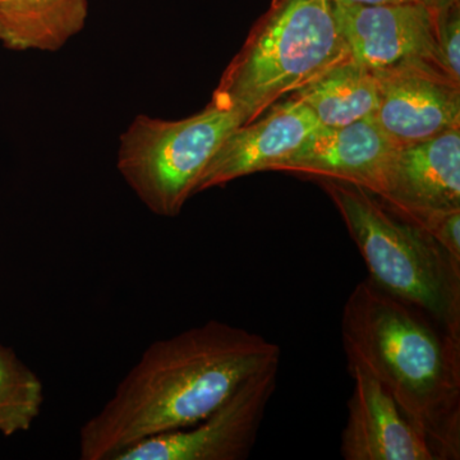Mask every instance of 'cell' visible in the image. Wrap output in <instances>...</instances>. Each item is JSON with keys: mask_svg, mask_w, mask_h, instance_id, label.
Segmentation results:
<instances>
[{"mask_svg": "<svg viewBox=\"0 0 460 460\" xmlns=\"http://www.w3.org/2000/svg\"><path fill=\"white\" fill-rule=\"evenodd\" d=\"M334 13L350 57L371 72L402 66H432L445 71L438 20L429 5H366L334 0Z\"/></svg>", "mask_w": 460, "mask_h": 460, "instance_id": "7", "label": "cell"}, {"mask_svg": "<svg viewBox=\"0 0 460 460\" xmlns=\"http://www.w3.org/2000/svg\"><path fill=\"white\" fill-rule=\"evenodd\" d=\"M44 384L11 347L0 344V434L26 432L40 416Z\"/></svg>", "mask_w": 460, "mask_h": 460, "instance_id": "15", "label": "cell"}, {"mask_svg": "<svg viewBox=\"0 0 460 460\" xmlns=\"http://www.w3.org/2000/svg\"><path fill=\"white\" fill-rule=\"evenodd\" d=\"M280 358L279 345L217 320L154 341L84 423L80 459L114 460L142 440L196 425Z\"/></svg>", "mask_w": 460, "mask_h": 460, "instance_id": "1", "label": "cell"}, {"mask_svg": "<svg viewBox=\"0 0 460 460\" xmlns=\"http://www.w3.org/2000/svg\"><path fill=\"white\" fill-rule=\"evenodd\" d=\"M399 147L374 118H366L337 128L321 127L270 171L348 181L380 196Z\"/></svg>", "mask_w": 460, "mask_h": 460, "instance_id": "9", "label": "cell"}, {"mask_svg": "<svg viewBox=\"0 0 460 460\" xmlns=\"http://www.w3.org/2000/svg\"><path fill=\"white\" fill-rule=\"evenodd\" d=\"M436 20L441 65L447 75L460 84V3L436 13Z\"/></svg>", "mask_w": 460, "mask_h": 460, "instance_id": "17", "label": "cell"}, {"mask_svg": "<svg viewBox=\"0 0 460 460\" xmlns=\"http://www.w3.org/2000/svg\"><path fill=\"white\" fill-rule=\"evenodd\" d=\"M319 180L361 253L368 279L460 339V262L370 190Z\"/></svg>", "mask_w": 460, "mask_h": 460, "instance_id": "4", "label": "cell"}, {"mask_svg": "<svg viewBox=\"0 0 460 460\" xmlns=\"http://www.w3.org/2000/svg\"><path fill=\"white\" fill-rule=\"evenodd\" d=\"M341 335L348 370L385 387L436 460H458L460 339L368 278L345 302Z\"/></svg>", "mask_w": 460, "mask_h": 460, "instance_id": "2", "label": "cell"}, {"mask_svg": "<svg viewBox=\"0 0 460 460\" xmlns=\"http://www.w3.org/2000/svg\"><path fill=\"white\" fill-rule=\"evenodd\" d=\"M278 0H271V3H277Z\"/></svg>", "mask_w": 460, "mask_h": 460, "instance_id": "20", "label": "cell"}, {"mask_svg": "<svg viewBox=\"0 0 460 460\" xmlns=\"http://www.w3.org/2000/svg\"><path fill=\"white\" fill-rule=\"evenodd\" d=\"M402 217L426 230L456 261L460 262V208Z\"/></svg>", "mask_w": 460, "mask_h": 460, "instance_id": "16", "label": "cell"}, {"mask_svg": "<svg viewBox=\"0 0 460 460\" xmlns=\"http://www.w3.org/2000/svg\"><path fill=\"white\" fill-rule=\"evenodd\" d=\"M289 98L310 109L321 126L328 128L374 117L380 100L376 75L352 57L330 66Z\"/></svg>", "mask_w": 460, "mask_h": 460, "instance_id": "14", "label": "cell"}, {"mask_svg": "<svg viewBox=\"0 0 460 460\" xmlns=\"http://www.w3.org/2000/svg\"><path fill=\"white\" fill-rule=\"evenodd\" d=\"M378 108L374 119L398 146L460 128V84L432 66L374 72Z\"/></svg>", "mask_w": 460, "mask_h": 460, "instance_id": "8", "label": "cell"}, {"mask_svg": "<svg viewBox=\"0 0 460 460\" xmlns=\"http://www.w3.org/2000/svg\"><path fill=\"white\" fill-rule=\"evenodd\" d=\"M349 57L334 0H278L248 33L211 99L251 123Z\"/></svg>", "mask_w": 460, "mask_h": 460, "instance_id": "3", "label": "cell"}, {"mask_svg": "<svg viewBox=\"0 0 460 460\" xmlns=\"http://www.w3.org/2000/svg\"><path fill=\"white\" fill-rule=\"evenodd\" d=\"M349 374L354 387L341 432L343 459L436 460L431 447L408 422L385 387L359 368H350Z\"/></svg>", "mask_w": 460, "mask_h": 460, "instance_id": "11", "label": "cell"}, {"mask_svg": "<svg viewBox=\"0 0 460 460\" xmlns=\"http://www.w3.org/2000/svg\"><path fill=\"white\" fill-rule=\"evenodd\" d=\"M321 127L302 102L284 99L253 122L230 133L202 172L195 195L244 175L270 171L275 163L295 153Z\"/></svg>", "mask_w": 460, "mask_h": 460, "instance_id": "10", "label": "cell"}, {"mask_svg": "<svg viewBox=\"0 0 460 460\" xmlns=\"http://www.w3.org/2000/svg\"><path fill=\"white\" fill-rule=\"evenodd\" d=\"M378 198L402 217L460 208V128L399 147Z\"/></svg>", "mask_w": 460, "mask_h": 460, "instance_id": "12", "label": "cell"}, {"mask_svg": "<svg viewBox=\"0 0 460 460\" xmlns=\"http://www.w3.org/2000/svg\"><path fill=\"white\" fill-rule=\"evenodd\" d=\"M89 0H0V42L9 50L57 51L83 31Z\"/></svg>", "mask_w": 460, "mask_h": 460, "instance_id": "13", "label": "cell"}, {"mask_svg": "<svg viewBox=\"0 0 460 460\" xmlns=\"http://www.w3.org/2000/svg\"><path fill=\"white\" fill-rule=\"evenodd\" d=\"M354 4L377 5V4H399V3H419V4L429 5L432 8V0H344Z\"/></svg>", "mask_w": 460, "mask_h": 460, "instance_id": "18", "label": "cell"}, {"mask_svg": "<svg viewBox=\"0 0 460 460\" xmlns=\"http://www.w3.org/2000/svg\"><path fill=\"white\" fill-rule=\"evenodd\" d=\"M456 3H460V0H432V8L436 13H441V12L453 7Z\"/></svg>", "mask_w": 460, "mask_h": 460, "instance_id": "19", "label": "cell"}, {"mask_svg": "<svg viewBox=\"0 0 460 460\" xmlns=\"http://www.w3.org/2000/svg\"><path fill=\"white\" fill-rule=\"evenodd\" d=\"M279 366L248 378L196 425L142 440L118 454L114 460L247 459L277 389Z\"/></svg>", "mask_w": 460, "mask_h": 460, "instance_id": "6", "label": "cell"}, {"mask_svg": "<svg viewBox=\"0 0 460 460\" xmlns=\"http://www.w3.org/2000/svg\"><path fill=\"white\" fill-rule=\"evenodd\" d=\"M242 124L239 111L213 99L183 119L137 115L120 136L118 171L151 213L175 217L195 196L217 148Z\"/></svg>", "mask_w": 460, "mask_h": 460, "instance_id": "5", "label": "cell"}]
</instances>
